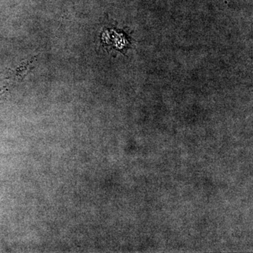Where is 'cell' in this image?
Returning <instances> with one entry per match:
<instances>
[{
    "label": "cell",
    "instance_id": "7a4b0ae2",
    "mask_svg": "<svg viewBox=\"0 0 253 253\" xmlns=\"http://www.w3.org/2000/svg\"><path fill=\"white\" fill-rule=\"evenodd\" d=\"M8 94H9V91L6 88L0 89V103L2 102L7 98Z\"/></svg>",
    "mask_w": 253,
    "mask_h": 253
},
{
    "label": "cell",
    "instance_id": "6da1fadb",
    "mask_svg": "<svg viewBox=\"0 0 253 253\" xmlns=\"http://www.w3.org/2000/svg\"><path fill=\"white\" fill-rule=\"evenodd\" d=\"M33 59L29 60L27 62L23 63L13 71H10L9 78L13 81H18V80L23 79L26 76V73L29 71L31 65L33 64Z\"/></svg>",
    "mask_w": 253,
    "mask_h": 253
}]
</instances>
